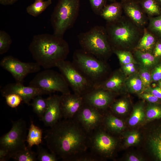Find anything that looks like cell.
<instances>
[{"label":"cell","instance_id":"obj_46","mask_svg":"<svg viewBox=\"0 0 161 161\" xmlns=\"http://www.w3.org/2000/svg\"><path fill=\"white\" fill-rule=\"evenodd\" d=\"M148 91V92L161 99V87L158 86L153 88H149Z\"/></svg>","mask_w":161,"mask_h":161},{"label":"cell","instance_id":"obj_22","mask_svg":"<svg viewBox=\"0 0 161 161\" xmlns=\"http://www.w3.org/2000/svg\"><path fill=\"white\" fill-rule=\"evenodd\" d=\"M42 129L35 125L32 121L27 137L28 146L31 148L34 145H39L42 142Z\"/></svg>","mask_w":161,"mask_h":161},{"label":"cell","instance_id":"obj_39","mask_svg":"<svg viewBox=\"0 0 161 161\" xmlns=\"http://www.w3.org/2000/svg\"><path fill=\"white\" fill-rule=\"evenodd\" d=\"M107 0H89L92 11L96 15L100 16L106 6Z\"/></svg>","mask_w":161,"mask_h":161},{"label":"cell","instance_id":"obj_2","mask_svg":"<svg viewBox=\"0 0 161 161\" xmlns=\"http://www.w3.org/2000/svg\"><path fill=\"white\" fill-rule=\"evenodd\" d=\"M29 49L36 62L45 69L56 67L58 62L66 59L69 52L63 38L48 33L34 35Z\"/></svg>","mask_w":161,"mask_h":161},{"label":"cell","instance_id":"obj_36","mask_svg":"<svg viewBox=\"0 0 161 161\" xmlns=\"http://www.w3.org/2000/svg\"><path fill=\"white\" fill-rule=\"evenodd\" d=\"M4 97L7 105L12 108L16 107L23 101L22 98L20 95L15 94H8Z\"/></svg>","mask_w":161,"mask_h":161},{"label":"cell","instance_id":"obj_45","mask_svg":"<svg viewBox=\"0 0 161 161\" xmlns=\"http://www.w3.org/2000/svg\"><path fill=\"white\" fill-rule=\"evenodd\" d=\"M134 63L124 64L123 66L124 71L126 73L130 74L135 72L136 69Z\"/></svg>","mask_w":161,"mask_h":161},{"label":"cell","instance_id":"obj_48","mask_svg":"<svg viewBox=\"0 0 161 161\" xmlns=\"http://www.w3.org/2000/svg\"><path fill=\"white\" fill-rule=\"evenodd\" d=\"M126 160L128 161H140L142 160L141 157L134 154H131L128 155Z\"/></svg>","mask_w":161,"mask_h":161},{"label":"cell","instance_id":"obj_50","mask_svg":"<svg viewBox=\"0 0 161 161\" xmlns=\"http://www.w3.org/2000/svg\"><path fill=\"white\" fill-rule=\"evenodd\" d=\"M141 0H121L122 3L127 2H134L137 3L139 2Z\"/></svg>","mask_w":161,"mask_h":161},{"label":"cell","instance_id":"obj_21","mask_svg":"<svg viewBox=\"0 0 161 161\" xmlns=\"http://www.w3.org/2000/svg\"><path fill=\"white\" fill-rule=\"evenodd\" d=\"M149 141L153 154L158 160L161 161V127L153 131L150 136Z\"/></svg>","mask_w":161,"mask_h":161},{"label":"cell","instance_id":"obj_6","mask_svg":"<svg viewBox=\"0 0 161 161\" xmlns=\"http://www.w3.org/2000/svg\"><path fill=\"white\" fill-rule=\"evenodd\" d=\"M106 29L111 46H129L139 36V31L135 25L120 18L114 21L107 22Z\"/></svg>","mask_w":161,"mask_h":161},{"label":"cell","instance_id":"obj_43","mask_svg":"<svg viewBox=\"0 0 161 161\" xmlns=\"http://www.w3.org/2000/svg\"><path fill=\"white\" fill-rule=\"evenodd\" d=\"M140 97L150 103L161 104V99L158 98L150 92L143 93L140 95Z\"/></svg>","mask_w":161,"mask_h":161},{"label":"cell","instance_id":"obj_3","mask_svg":"<svg viewBox=\"0 0 161 161\" xmlns=\"http://www.w3.org/2000/svg\"><path fill=\"white\" fill-rule=\"evenodd\" d=\"M82 49L101 60L110 54L112 47L106 28L96 26L78 35Z\"/></svg>","mask_w":161,"mask_h":161},{"label":"cell","instance_id":"obj_53","mask_svg":"<svg viewBox=\"0 0 161 161\" xmlns=\"http://www.w3.org/2000/svg\"><path fill=\"white\" fill-rule=\"evenodd\" d=\"M109 0L110 1H111L112 2L116 1V0Z\"/></svg>","mask_w":161,"mask_h":161},{"label":"cell","instance_id":"obj_12","mask_svg":"<svg viewBox=\"0 0 161 161\" xmlns=\"http://www.w3.org/2000/svg\"><path fill=\"white\" fill-rule=\"evenodd\" d=\"M100 110L84 103L75 116V120L88 134L99 128L102 121Z\"/></svg>","mask_w":161,"mask_h":161},{"label":"cell","instance_id":"obj_7","mask_svg":"<svg viewBox=\"0 0 161 161\" xmlns=\"http://www.w3.org/2000/svg\"><path fill=\"white\" fill-rule=\"evenodd\" d=\"M12 123L10 130L0 139V149L7 152L9 159L27 147L25 144L27 137L26 122L22 119H20Z\"/></svg>","mask_w":161,"mask_h":161},{"label":"cell","instance_id":"obj_8","mask_svg":"<svg viewBox=\"0 0 161 161\" xmlns=\"http://www.w3.org/2000/svg\"><path fill=\"white\" fill-rule=\"evenodd\" d=\"M56 67L59 70L74 93L83 96L94 89V84L73 63L63 60L58 62Z\"/></svg>","mask_w":161,"mask_h":161},{"label":"cell","instance_id":"obj_16","mask_svg":"<svg viewBox=\"0 0 161 161\" xmlns=\"http://www.w3.org/2000/svg\"><path fill=\"white\" fill-rule=\"evenodd\" d=\"M46 99L47 107L41 119L46 126L51 127L62 117L60 108V96L54 95Z\"/></svg>","mask_w":161,"mask_h":161},{"label":"cell","instance_id":"obj_1","mask_svg":"<svg viewBox=\"0 0 161 161\" xmlns=\"http://www.w3.org/2000/svg\"><path fill=\"white\" fill-rule=\"evenodd\" d=\"M50 127L44 139L51 152L63 160L70 161L89 145L88 134L75 119L59 121Z\"/></svg>","mask_w":161,"mask_h":161},{"label":"cell","instance_id":"obj_47","mask_svg":"<svg viewBox=\"0 0 161 161\" xmlns=\"http://www.w3.org/2000/svg\"><path fill=\"white\" fill-rule=\"evenodd\" d=\"M9 159L7 152L4 149H0V161H5Z\"/></svg>","mask_w":161,"mask_h":161},{"label":"cell","instance_id":"obj_15","mask_svg":"<svg viewBox=\"0 0 161 161\" xmlns=\"http://www.w3.org/2000/svg\"><path fill=\"white\" fill-rule=\"evenodd\" d=\"M111 91L94 88L83 96L84 103L100 110L105 108L112 100Z\"/></svg>","mask_w":161,"mask_h":161},{"label":"cell","instance_id":"obj_28","mask_svg":"<svg viewBox=\"0 0 161 161\" xmlns=\"http://www.w3.org/2000/svg\"><path fill=\"white\" fill-rule=\"evenodd\" d=\"M33 111L41 118L43 116L46 111L47 102L46 99L43 98L41 95L37 96L33 99L31 103Z\"/></svg>","mask_w":161,"mask_h":161},{"label":"cell","instance_id":"obj_34","mask_svg":"<svg viewBox=\"0 0 161 161\" xmlns=\"http://www.w3.org/2000/svg\"><path fill=\"white\" fill-rule=\"evenodd\" d=\"M37 154V160L40 161H56L58 160L55 154L49 153L39 145L38 146Z\"/></svg>","mask_w":161,"mask_h":161},{"label":"cell","instance_id":"obj_33","mask_svg":"<svg viewBox=\"0 0 161 161\" xmlns=\"http://www.w3.org/2000/svg\"><path fill=\"white\" fill-rule=\"evenodd\" d=\"M160 105L154 103L148 107L146 113L147 119L151 120L161 118V106Z\"/></svg>","mask_w":161,"mask_h":161},{"label":"cell","instance_id":"obj_11","mask_svg":"<svg viewBox=\"0 0 161 161\" xmlns=\"http://www.w3.org/2000/svg\"><path fill=\"white\" fill-rule=\"evenodd\" d=\"M89 137V145L93 153L99 156H110L113 152L116 145V141L113 137L98 129L92 133Z\"/></svg>","mask_w":161,"mask_h":161},{"label":"cell","instance_id":"obj_9","mask_svg":"<svg viewBox=\"0 0 161 161\" xmlns=\"http://www.w3.org/2000/svg\"><path fill=\"white\" fill-rule=\"evenodd\" d=\"M29 86L41 89L50 94L55 92L62 94L71 93L69 86L61 73L49 69L37 74L30 82Z\"/></svg>","mask_w":161,"mask_h":161},{"label":"cell","instance_id":"obj_44","mask_svg":"<svg viewBox=\"0 0 161 161\" xmlns=\"http://www.w3.org/2000/svg\"><path fill=\"white\" fill-rule=\"evenodd\" d=\"M152 54L155 57L161 59V40L158 39L157 41Z\"/></svg>","mask_w":161,"mask_h":161},{"label":"cell","instance_id":"obj_31","mask_svg":"<svg viewBox=\"0 0 161 161\" xmlns=\"http://www.w3.org/2000/svg\"><path fill=\"white\" fill-rule=\"evenodd\" d=\"M127 84L130 90L134 92L142 91L144 86L140 76L134 75L127 80Z\"/></svg>","mask_w":161,"mask_h":161},{"label":"cell","instance_id":"obj_14","mask_svg":"<svg viewBox=\"0 0 161 161\" xmlns=\"http://www.w3.org/2000/svg\"><path fill=\"white\" fill-rule=\"evenodd\" d=\"M83 96L71 93L60 96V108L62 117L72 119L84 103Z\"/></svg>","mask_w":161,"mask_h":161},{"label":"cell","instance_id":"obj_29","mask_svg":"<svg viewBox=\"0 0 161 161\" xmlns=\"http://www.w3.org/2000/svg\"><path fill=\"white\" fill-rule=\"evenodd\" d=\"M145 114L143 107L141 105L136 106L134 108L128 123L131 126H134L143 122L145 118Z\"/></svg>","mask_w":161,"mask_h":161},{"label":"cell","instance_id":"obj_18","mask_svg":"<svg viewBox=\"0 0 161 161\" xmlns=\"http://www.w3.org/2000/svg\"><path fill=\"white\" fill-rule=\"evenodd\" d=\"M122 5L121 3L115 1L106 5L103 8L100 16L107 22L114 21L120 18Z\"/></svg>","mask_w":161,"mask_h":161},{"label":"cell","instance_id":"obj_25","mask_svg":"<svg viewBox=\"0 0 161 161\" xmlns=\"http://www.w3.org/2000/svg\"><path fill=\"white\" fill-rule=\"evenodd\" d=\"M135 54L145 66L155 67L160 62L161 59L155 57L151 52H142L137 50L136 51Z\"/></svg>","mask_w":161,"mask_h":161},{"label":"cell","instance_id":"obj_30","mask_svg":"<svg viewBox=\"0 0 161 161\" xmlns=\"http://www.w3.org/2000/svg\"><path fill=\"white\" fill-rule=\"evenodd\" d=\"M148 28L157 39L161 40V14L150 18Z\"/></svg>","mask_w":161,"mask_h":161},{"label":"cell","instance_id":"obj_32","mask_svg":"<svg viewBox=\"0 0 161 161\" xmlns=\"http://www.w3.org/2000/svg\"><path fill=\"white\" fill-rule=\"evenodd\" d=\"M10 35L4 30H0V54L2 55L9 49L12 43Z\"/></svg>","mask_w":161,"mask_h":161},{"label":"cell","instance_id":"obj_24","mask_svg":"<svg viewBox=\"0 0 161 161\" xmlns=\"http://www.w3.org/2000/svg\"><path fill=\"white\" fill-rule=\"evenodd\" d=\"M138 3L150 16H156L161 14V7L155 0H141Z\"/></svg>","mask_w":161,"mask_h":161},{"label":"cell","instance_id":"obj_42","mask_svg":"<svg viewBox=\"0 0 161 161\" xmlns=\"http://www.w3.org/2000/svg\"><path fill=\"white\" fill-rule=\"evenodd\" d=\"M140 76L144 87L148 86L151 81V74L149 71L145 69H142Z\"/></svg>","mask_w":161,"mask_h":161},{"label":"cell","instance_id":"obj_20","mask_svg":"<svg viewBox=\"0 0 161 161\" xmlns=\"http://www.w3.org/2000/svg\"><path fill=\"white\" fill-rule=\"evenodd\" d=\"M158 39L151 32L145 29L143 35L139 41L137 48L141 52H150L153 50Z\"/></svg>","mask_w":161,"mask_h":161},{"label":"cell","instance_id":"obj_54","mask_svg":"<svg viewBox=\"0 0 161 161\" xmlns=\"http://www.w3.org/2000/svg\"><path fill=\"white\" fill-rule=\"evenodd\" d=\"M42 0V1H44V0Z\"/></svg>","mask_w":161,"mask_h":161},{"label":"cell","instance_id":"obj_23","mask_svg":"<svg viewBox=\"0 0 161 161\" xmlns=\"http://www.w3.org/2000/svg\"><path fill=\"white\" fill-rule=\"evenodd\" d=\"M34 2L26 8L27 12L29 15L37 17L44 11L52 3L51 0L42 1L35 0Z\"/></svg>","mask_w":161,"mask_h":161},{"label":"cell","instance_id":"obj_40","mask_svg":"<svg viewBox=\"0 0 161 161\" xmlns=\"http://www.w3.org/2000/svg\"><path fill=\"white\" fill-rule=\"evenodd\" d=\"M140 135L137 131H133L129 133L127 137L125 140L126 145L129 146L138 143L140 141Z\"/></svg>","mask_w":161,"mask_h":161},{"label":"cell","instance_id":"obj_37","mask_svg":"<svg viewBox=\"0 0 161 161\" xmlns=\"http://www.w3.org/2000/svg\"><path fill=\"white\" fill-rule=\"evenodd\" d=\"M128 106L127 102L124 100H121L114 103L112 108L115 113L119 114H123L127 112Z\"/></svg>","mask_w":161,"mask_h":161},{"label":"cell","instance_id":"obj_51","mask_svg":"<svg viewBox=\"0 0 161 161\" xmlns=\"http://www.w3.org/2000/svg\"><path fill=\"white\" fill-rule=\"evenodd\" d=\"M161 7V0H155Z\"/></svg>","mask_w":161,"mask_h":161},{"label":"cell","instance_id":"obj_27","mask_svg":"<svg viewBox=\"0 0 161 161\" xmlns=\"http://www.w3.org/2000/svg\"><path fill=\"white\" fill-rule=\"evenodd\" d=\"M28 146L26 149L18 152L11 157L16 161H35L37 160V154Z\"/></svg>","mask_w":161,"mask_h":161},{"label":"cell","instance_id":"obj_52","mask_svg":"<svg viewBox=\"0 0 161 161\" xmlns=\"http://www.w3.org/2000/svg\"><path fill=\"white\" fill-rule=\"evenodd\" d=\"M158 86L161 87V79L158 81Z\"/></svg>","mask_w":161,"mask_h":161},{"label":"cell","instance_id":"obj_19","mask_svg":"<svg viewBox=\"0 0 161 161\" xmlns=\"http://www.w3.org/2000/svg\"><path fill=\"white\" fill-rule=\"evenodd\" d=\"M123 83L122 77L117 72L114 73L109 78L94 86V88H100L111 92L117 91Z\"/></svg>","mask_w":161,"mask_h":161},{"label":"cell","instance_id":"obj_10","mask_svg":"<svg viewBox=\"0 0 161 161\" xmlns=\"http://www.w3.org/2000/svg\"><path fill=\"white\" fill-rule=\"evenodd\" d=\"M0 65L12 75L16 82L21 83L28 74L38 72L41 69V66L36 62H24L12 56L3 58Z\"/></svg>","mask_w":161,"mask_h":161},{"label":"cell","instance_id":"obj_49","mask_svg":"<svg viewBox=\"0 0 161 161\" xmlns=\"http://www.w3.org/2000/svg\"><path fill=\"white\" fill-rule=\"evenodd\" d=\"M18 0H0V4L3 5L7 6L14 4Z\"/></svg>","mask_w":161,"mask_h":161},{"label":"cell","instance_id":"obj_26","mask_svg":"<svg viewBox=\"0 0 161 161\" xmlns=\"http://www.w3.org/2000/svg\"><path fill=\"white\" fill-rule=\"evenodd\" d=\"M105 123L107 127L112 132H120L125 128L122 120L112 115H109L106 117Z\"/></svg>","mask_w":161,"mask_h":161},{"label":"cell","instance_id":"obj_13","mask_svg":"<svg viewBox=\"0 0 161 161\" xmlns=\"http://www.w3.org/2000/svg\"><path fill=\"white\" fill-rule=\"evenodd\" d=\"M2 96L4 97L10 94H15L20 95L23 102L30 105V102L36 97L50 94L43 89L30 86H26L23 83H10L5 85L1 90Z\"/></svg>","mask_w":161,"mask_h":161},{"label":"cell","instance_id":"obj_5","mask_svg":"<svg viewBox=\"0 0 161 161\" xmlns=\"http://www.w3.org/2000/svg\"><path fill=\"white\" fill-rule=\"evenodd\" d=\"M73 61L74 64L94 86L102 82L106 67L100 59L81 49L75 52Z\"/></svg>","mask_w":161,"mask_h":161},{"label":"cell","instance_id":"obj_41","mask_svg":"<svg viewBox=\"0 0 161 161\" xmlns=\"http://www.w3.org/2000/svg\"><path fill=\"white\" fill-rule=\"evenodd\" d=\"M151 81L158 82L161 79V62L156 65L151 74Z\"/></svg>","mask_w":161,"mask_h":161},{"label":"cell","instance_id":"obj_4","mask_svg":"<svg viewBox=\"0 0 161 161\" xmlns=\"http://www.w3.org/2000/svg\"><path fill=\"white\" fill-rule=\"evenodd\" d=\"M80 0H59L51 16L53 34L63 38L75 23L78 15Z\"/></svg>","mask_w":161,"mask_h":161},{"label":"cell","instance_id":"obj_38","mask_svg":"<svg viewBox=\"0 0 161 161\" xmlns=\"http://www.w3.org/2000/svg\"><path fill=\"white\" fill-rule=\"evenodd\" d=\"M99 157L93 152L85 153V152L72 158L70 161H96L99 160Z\"/></svg>","mask_w":161,"mask_h":161},{"label":"cell","instance_id":"obj_17","mask_svg":"<svg viewBox=\"0 0 161 161\" xmlns=\"http://www.w3.org/2000/svg\"><path fill=\"white\" fill-rule=\"evenodd\" d=\"M121 4L125 13L135 24L140 27L144 25L145 18L142 8L138 3L127 2Z\"/></svg>","mask_w":161,"mask_h":161},{"label":"cell","instance_id":"obj_35","mask_svg":"<svg viewBox=\"0 0 161 161\" xmlns=\"http://www.w3.org/2000/svg\"><path fill=\"white\" fill-rule=\"evenodd\" d=\"M113 51L117 55L121 63L123 64L134 63V62L133 56L129 52L117 49H113Z\"/></svg>","mask_w":161,"mask_h":161}]
</instances>
